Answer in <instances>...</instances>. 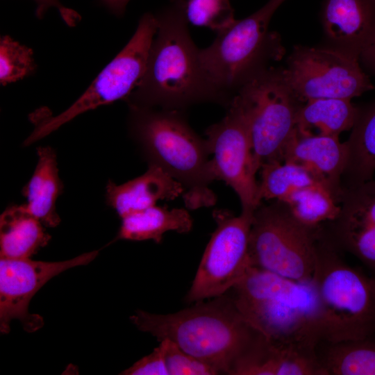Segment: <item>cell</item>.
Segmentation results:
<instances>
[{"label":"cell","instance_id":"obj_1","mask_svg":"<svg viewBox=\"0 0 375 375\" xmlns=\"http://www.w3.org/2000/svg\"><path fill=\"white\" fill-rule=\"evenodd\" d=\"M185 0L172 1L156 15L157 30L144 72L124 99L128 106L185 110L199 103H231L215 87L201 64L185 13Z\"/></svg>","mask_w":375,"mask_h":375},{"label":"cell","instance_id":"obj_3","mask_svg":"<svg viewBox=\"0 0 375 375\" xmlns=\"http://www.w3.org/2000/svg\"><path fill=\"white\" fill-rule=\"evenodd\" d=\"M228 292L247 321L270 340L315 350L320 313L312 280L297 281L250 265Z\"/></svg>","mask_w":375,"mask_h":375},{"label":"cell","instance_id":"obj_31","mask_svg":"<svg viewBox=\"0 0 375 375\" xmlns=\"http://www.w3.org/2000/svg\"><path fill=\"white\" fill-rule=\"evenodd\" d=\"M101 2L115 15H122L128 3L131 0H101Z\"/></svg>","mask_w":375,"mask_h":375},{"label":"cell","instance_id":"obj_11","mask_svg":"<svg viewBox=\"0 0 375 375\" xmlns=\"http://www.w3.org/2000/svg\"><path fill=\"white\" fill-rule=\"evenodd\" d=\"M217 228L205 249L185 301L194 303L222 295L250 266L249 241L253 213L238 216L226 210L212 213Z\"/></svg>","mask_w":375,"mask_h":375},{"label":"cell","instance_id":"obj_16","mask_svg":"<svg viewBox=\"0 0 375 375\" xmlns=\"http://www.w3.org/2000/svg\"><path fill=\"white\" fill-rule=\"evenodd\" d=\"M283 162L305 168L341 202L347 148L338 137L301 135L296 128L285 148Z\"/></svg>","mask_w":375,"mask_h":375},{"label":"cell","instance_id":"obj_32","mask_svg":"<svg viewBox=\"0 0 375 375\" xmlns=\"http://www.w3.org/2000/svg\"><path fill=\"white\" fill-rule=\"evenodd\" d=\"M171 1H174V0H171Z\"/></svg>","mask_w":375,"mask_h":375},{"label":"cell","instance_id":"obj_26","mask_svg":"<svg viewBox=\"0 0 375 375\" xmlns=\"http://www.w3.org/2000/svg\"><path fill=\"white\" fill-rule=\"evenodd\" d=\"M36 67L31 49L10 36L0 40V82L3 85L30 75Z\"/></svg>","mask_w":375,"mask_h":375},{"label":"cell","instance_id":"obj_25","mask_svg":"<svg viewBox=\"0 0 375 375\" xmlns=\"http://www.w3.org/2000/svg\"><path fill=\"white\" fill-rule=\"evenodd\" d=\"M185 13L188 23L218 33L235 21L231 0H187Z\"/></svg>","mask_w":375,"mask_h":375},{"label":"cell","instance_id":"obj_30","mask_svg":"<svg viewBox=\"0 0 375 375\" xmlns=\"http://www.w3.org/2000/svg\"><path fill=\"white\" fill-rule=\"evenodd\" d=\"M359 60L367 69L375 74V44L362 53L360 56Z\"/></svg>","mask_w":375,"mask_h":375},{"label":"cell","instance_id":"obj_13","mask_svg":"<svg viewBox=\"0 0 375 375\" xmlns=\"http://www.w3.org/2000/svg\"><path fill=\"white\" fill-rule=\"evenodd\" d=\"M99 253L87 252L58 262L33 260L30 258L0 259V330L10 331V323L18 319L24 328L33 332L42 327V318L28 312L33 297L50 279L74 267L85 265Z\"/></svg>","mask_w":375,"mask_h":375},{"label":"cell","instance_id":"obj_22","mask_svg":"<svg viewBox=\"0 0 375 375\" xmlns=\"http://www.w3.org/2000/svg\"><path fill=\"white\" fill-rule=\"evenodd\" d=\"M358 112L350 99H315L301 106L297 117V131L306 135L338 137L351 130Z\"/></svg>","mask_w":375,"mask_h":375},{"label":"cell","instance_id":"obj_12","mask_svg":"<svg viewBox=\"0 0 375 375\" xmlns=\"http://www.w3.org/2000/svg\"><path fill=\"white\" fill-rule=\"evenodd\" d=\"M205 134L212 156L210 162L215 181L225 182L235 191L242 212L253 213L262 201L253 167L248 119L235 96L224 118L209 126Z\"/></svg>","mask_w":375,"mask_h":375},{"label":"cell","instance_id":"obj_21","mask_svg":"<svg viewBox=\"0 0 375 375\" xmlns=\"http://www.w3.org/2000/svg\"><path fill=\"white\" fill-rule=\"evenodd\" d=\"M315 354L322 375H375V337L320 340Z\"/></svg>","mask_w":375,"mask_h":375},{"label":"cell","instance_id":"obj_19","mask_svg":"<svg viewBox=\"0 0 375 375\" xmlns=\"http://www.w3.org/2000/svg\"><path fill=\"white\" fill-rule=\"evenodd\" d=\"M25 205L12 206L0 217V257L30 258L45 247L51 236Z\"/></svg>","mask_w":375,"mask_h":375},{"label":"cell","instance_id":"obj_6","mask_svg":"<svg viewBox=\"0 0 375 375\" xmlns=\"http://www.w3.org/2000/svg\"><path fill=\"white\" fill-rule=\"evenodd\" d=\"M285 0H269L262 8L217 33L200 49L201 64L215 87L230 101L239 90L283 55L279 35L269 31L275 11Z\"/></svg>","mask_w":375,"mask_h":375},{"label":"cell","instance_id":"obj_24","mask_svg":"<svg viewBox=\"0 0 375 375\" xmlns=\"http://www.w3.org/2000/svg\"><path fill=\"white\" fill-rule=\"evenodd\" d=\"M279 201L300 223L313 229L333 220L340 210V201L315 178L294 186Z\"/></svg>","mask_w":375,"mask_h":375},{"label":"cell","instance_id":"obj_15","mask_svg":"<svg viewBox=\"0 0 375 375\" xmlns=\"http://www.w3.org/2000/svg\"><path fill=\"white\" fill-rule=\"evenodd\" d=\"M321 20L327 47L359 60L375 44V0H325Z\"/></svg>","mask_w":375,"mask_h":375},{"label":"cell","instance_id":"obj_20","mask_svg":"<svg viewBox=\"0 0 375 375\" xmlns=\"http://www.w3.org/2000/svg\"><path fill=\"white\" fill-rule=\"evenodd\" d=\"M344 142L347 163L342 183L343 189L373 178L375 172V101L358 107V112Z\"/></svg>","mask_w":375,"mask_h":375},{"label":"cell","instance_id":"obj_18","mask_svg":"<svg viewBox=\"0 0 375 375\" xmlns=\"http://www.w3.org/2000/svg\"><path fill=\"white\" fill-rule=\"evenodd\" d=\"M37 153L38 160L35 171L22 190L27 200L24 205L43 225L56 227L60 222L56 202L63 189L56 155L49 147H39Z\"/></svg>","mask_w":375,"mask_h":375},{"label":"cell","instance_id":"obj_8","mask_svg":"<svg viewBox=\"0 0 375 375\" xmlns=\"http://www.w3.org/2000/svg\"><path fill=\"white\" fill-rule=\"evenodd\" d=\"M321 229L300 223L283 202H262L250 230V265L297 281L312 280Z\"/></svg>","mask_w":375,"mask_h":375},{"label":"cell","instance_id":"obj_10","mask_svg":"<svg viewBox=\"0 0 375 375\" xmlns=\"http://www.w3.org/2000/svg\"><path fill=\"white\" fill-rule=\"evenodd\" d=\"M282 71L286 83L303 102L351 100L374 88L358 59L329 47L295 46Z\"/></svg>","mask_w":375,"mask_h":375},{"label":"cell","instance_id":"obj_29","mask_svg":"<svg viewBox=\"0 0 375 375\" xmlns=\"http://www.w3.org/2000/svg\"><path fill=\"white\" fill-rule=\"evenodd\" d=\"M34 1L37 3L36 14L38 17H42L49 8L55 7L69 26H74L80 20V16L76 12L64 7L58 0Z\"/></svg>","mask_w":375,"mask_h":375},{"label":"cell","instance_id":"obj_17","mask_svg":"<svg viewBox=\"0 0 375 375\" xmlns=\"http://www.w3.org/2000/svg\"><path fill=\"white\" fill-rule=\"evenodd\" d=\"M183 188L160 167L149 163L141 176L121 185L109 181L106 201L123 217L156 205L160 200H173L182 196Z\"/></svg>","mask_w":375,"mask_h":375},{"label":"cell","instance_id":"obj_27","mask_svg":"<svg viewBox=\"0 0 375 375\" xmlns=\"http://www.w3.org/2000/svg\"><path fill=\"white\" fill-rule=\"evenodd\" d=\"M166 342L165 360L169 375H217L212 366L180 349L169 340Z\"/></svg>","mask_w":375,"mask_h":375},{"label":"cell","instance_id":"obj_2","mask_svg":"<svg viewBox=\"0 0 375 375\" xmlns=\"http://www.w3.org/2000/svg\"><path fill=\"white\" fill-rule=\"evenodd\" d=\"M130 319L141 331L172 341L219 374L234 375L262 333L242 316L228 292L174 313L137 310Z\"/></svg>","mask_w":375,"mask_h":375},{"label":"cell","instance_id":"obj_28","mask_svg":"<svg viewBox=\"0 0 375 375\" xmlns=\"http://www.w3.org/2000/svg\"><path fill=\"white\" fill-rule=\"evenodd\" d=\"M165 340L149 355L143 357L131 367L123 371L124 375H169L165 360Z\"/></svg>","mask_w":375,"mask_h":375},{"label":"cell","instance_id":"obj_4","mask_svg":"<svg viewBox=\"0 0 375 375\" xmlns=\"http://www.w3.org/2000/svg\"><path fill=\"white\" fill-rule=\"evenodd\" d=\"M131 135L149 163L160 167L183 188L186 208L215 205L210 185L215 181L206 139L188 124L182 110L129 106Z\"/></svg>","mask_w":375,"mask_h":375},{"label":"cell","instance_id":"obj_5","mask_svg":"<svg viewBox=\"0 0 375 375\" xmlns=\"http://www.w3.org/2000/svg\"><path fill=\"white\" fill-rule=\"evenodd\" d=\"M342 253L321 231L312 278L319 305L320 340L375 337V276L349 265Z\"/></svg>","mask_w":375,"mask_h":375},{"label":"cell","instance_id":"obj_23","mask_svg":"<svg viewBox=\"0 0 375 375\" xmlns=\"http://www.w3.org/2000/svg\"><path fill=\"white\" fill-rule=\"evenodd\" d=\"M192 227V219L187 210L168 209L155 205L123 217L116 239L151 240L160 243L166 232L173 231L185 233Z\"/></svg>","mask_w":375,"mask_h":375},{"label":"cell","instance_id":"obj_7","mask_svg":"<svg viewBox=\"0 0 375 375\" xmlns=\"http://www.w3.org/2000/svg\"><path fill=\"white\" fill-rule=\"evenodd\" d=\"M235 97L248 119L255 172L265 164L283 162L304 102L288 85L282 69L270 67L243 85Z\"/></svg>","mask_w":375,"mask_h":375},{"label":"cell","instance_id":"obj_14","mask_svg":"<svg viewBox=\"0 0 375 375\" xmlns=\"http://www.w3.org/2000/svg\"><path fill=\"white\" fill-rule=\"evenodd\" d=\"M322 230L337 248L353 255L375 276V180L344 188L339 214Z\"/></svg>","mask_w":375,"mask_h":375},{"label":"cell","instance_id":"obj_9","mask_svg":"<svg viewBox=\"0 0 375 375\" xmlns=\"http://www.w3.org/2000/svg\"><path fill=\"white\" fill-rule=\"evenodd\" d=\"M156 30V15L144 14L131 40L99 73L88 90L65 111L39 122L24 141V145H30L44 138L88 110L125 99L144 72Z\"/></svg>","mask_w":375,"mask_h":375}]
</instances>
